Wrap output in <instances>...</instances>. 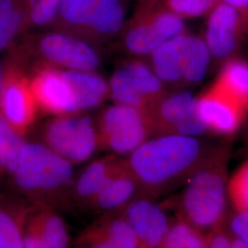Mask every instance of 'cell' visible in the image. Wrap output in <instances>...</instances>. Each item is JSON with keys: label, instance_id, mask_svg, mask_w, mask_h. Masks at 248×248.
Listing matches in <instances>:
<instances>
[{"label": "cell", "instance_id": "cell-1", "mask_svg": "<svg viewBox=\"0 0 248 248\" xmlns=\"http://www.w3.org/2000/svg\"><path fill=\"white\" fill-rule=\"evenodd\" d=\"M202 137L153 136L126 158L144 197L152 198L185 182L214 148Z\"/></svg>", "mask_w": 248, "mask_h": 248}, {"label": "cell", "instance_id": "cell-2", "mask_svg": "<svg viewBox=\"0 0 248 248\" xmlns=\"http://www.w3.org/2000/svg\"><path fill=\"white\" fill-rule=\"evenodd\" d=\"M229 147L216 144L203 163L185 181L178 217L205 233L224 226L228 204Z\"/></svg>", "mask_w": 248, "mask_h": 248}, {"label": "cell", "instance_id": "cell-3", "mask_svg": "<svg viewBox=\"0 0 248 248\" xmlns=\"http://www.w3.org/2000/svg\"><path fill=\"white\" fill-rule=\"evenodd\" d=\"M186 31L184 19L161 2L148 9H135L121 31V45L131 57L147 59L167 41Z\"/></svg>", "mask_w": 248, "mask_h": 248}, {"label": "cell", "instance_id": "cell-4", "mask_svg": "<svg viewBox=\"0 0 248 248\" xmlns=\"http://www.w3.org/2000/svg\"><path fill=\"white\" fill-rule=\"evenodd\" d=\"M130 3L131 0H62L57 17L84 35L110 38L123 31Z\"/></svg>", "mask_w": 248, "mask_h": 248}, {"label": "cell", "instance_id": "cell-5", "mask_svg": "<svg viewBox=\"0 0 248 248\" xmlns=\"http://www.w3.org/2000/svg\"><path fill=\"white\" fill-rule=\"evenodd\" d=\"M108 91L116 104L147 110L169 89L146 59L131 57L111 76Z\"/></svg>", "mask_w": 248, "mask_h": 248}, {"label": "cell", "instance_id": "cell-6", "mask_svg": "<svg viewBox=\"0 0 248 248\" xmlns=\"http://www.w3.org/2000/svg\"><path fill=\"white\" fill-rule=\"evenodd\" d=\"M99 127L101 141L118 155H129L154 136L147 111L122 104L104 110Z\"/></svg>", "mask_w": 248, "mask_h": 248}, {"label": "cell", "instance_id": "cell-7", "mask_svg": "<svg viewBox=\"0 0 248 248\" xmlns=\"http://www.w3.org/2000/svg\"><path fill=\"white\" fill-rule=\"evenodd\" d=\"M14 173L22 189L49 190L62 186L71 178L73 164L45 145L29 143L23 146Z\"/></svg>", "mask_w": 248, "mask_h": 248}, {"label": "cell", "instance_id": "cell-8", "mask_svg": "<svg viewBox=\"0 0 248 248\" xmlns=\"http://www.w3.org/2000/svg\"><path fill=\"white\" fill-rule=\"evenodd\" d=\"M146 111L150 117L154 136L202 137L208 133L197 115L195 96L184 89L168 91Z\"/></svg>", "mask_w": 248, "mask_h": 248}, {"label": "cell", "instance_id": "cell-9", "mask_svg": "<svg viewBox=\"0 0 248 248\" xmlns=\"http://www.w3.org/2000/svg\"><path fill=\"white\" fill-rule=\"evenodd\" d=\"M247 33L248 25L239 11L220 2L207 16L202 38L213 62L222 64L235 57Z\"/></svg>", "mask_w": 248, "mask_h": 248}, {"label": "cell", "instance_id": "cell-10", "mask_svg": "<svg viewBox=\"0 0 248 248\" xmlns=\"http://www.w3.org/2000/svg\"><path fill=\"white\" fill-rule=\"evenodd\" d=\"M47 141L51 149L74 164L92 156L98 146V136L89 116H67L51 124Z\"/></svg>", "mask_w": 248, "mask_h": 248}, {"label": "cell", "instance_id": "cell-11", "mask_svg": "<svg viewBox=\"0 0 248 248\" xmlns=\"http://www.w3.org/2000/svg\"><path fill=\"white\" fill-rule=\"evenodd\" d=\"M196 110L208 133L222 136L236 133L248 115L244 107L213 84L196 97Z\"/></svg>", "mask_w": 248, "mask_h": 248}, {"label": "cell", "instance_id": "cell-12", "mask_svg": "<svg viewBox=\"0 0 248 248\" xmlns=\"http://www.w3.org/2000/svg\"><path fill=\"white\" fill-rule=\"evenodd\" d=\"M122 215L136 236L138 248H160L171 222L164 209L149 197H139L128 204Z\"/></svg>", "mask_w": 248, "mask_h": 248}, {"label": "cell", "instance_id": "cell-13", "mask_svg": "<svg viewBox=\"0 0 248 248\" xmlns=\"http://www.w3.org/2000/svg\"><path fill=\"white\" fill-rule=\"evenodd\" d=\"M41 51L50 61L68 70L95 71L100 58L98 52L89 43L75 36L51 34L41 42Z\"/></svg>", "mask_w": 248, "mask_h": 248}, {"label": "cell", "instance_id": "cell-14", "mask_svg": "<svg viewBox=\"0 0 248 248\" xmlns=\"http://www.w3.org/2000/svg\"><path fill=\"white\" fill-rule=\"evenodd\" d=\"M142 196V187L125 160L124 167L107 181L93 202L101 211L112 212L124 210L133 200Z\"/></svg>", "mask_w": 248, "mask_h": 248}, {"label": "cell", "instance_id": "cell-15", "mask_svg": "<svg viewBox=\"0 0 248 248\" xmlns=\"http://www.w3.org/2000/svg\"><path fill=\"white\" fill-rule=\"evenodd\" d=\"M183 35L184 33L176 36L160 45L146 59L168 89L170 87L174 89H184Z\"/></svg>", "mask_w": 248, "mask_h": 248}, {"label": "cell", "instance_id": "cell-16", "mask_svg": "<svg viewBox=\"0 0 248 248\" xmlns=\"http://www.w3.org/2000/svg\"><path fill=\"white\" fill-rule=\"evenodd\" d=\"M34 92L44 106L54 112H75L71 86L63 72H43L37 78Z\"/></svg>", "mask_w": 248, "mask_h": 248}, {"label": "cell", "instance_id": "cell-17", "mask_svg": "<svg viewBox=\"0 0 248 248\" xmlns=\"http://www.w3.org/2000/svg\"><path fill=\"white\" fill-rule=\"evenodd\" d=\"M81 248H138V243L121 214L90 229L81 240Z\"/></svg>", "mask_w": 248, "mask_h": 248}, {"label": "cell", "instance_id": "cell-18", "mask_svg": "<svg viewBox=\"0 0 248 248\" xmlns=\"http://www.w3.org/2000/svg\"><path fill=\"white\" fill-rule=\"evenodd\" d=\"M63 73L74 93L75 112L98 106L109 94L108 84L95 71L67 70Z\"/></svg>", "mask_w": 248, "mask_h": 248}, {"label": "cell", "instance_id": "cell-19", "mask_svg": "<svg viewBox=\"0 0 248 248\" xmlns=\"http://www.w3.org/2000/svg\"><path fill=\"white\" fill-rule=\"evenodd\" d=\"M183 59L184 89L201 83L206 78L213 62L203 38L188 32L183 35Z\"/></svg>", "mask_w": 248, "mask_h": 248}, {"label": "cell", "instance_id": "cell-20", "mask_svg": "<svg viewBox=\"0 0 248 248\" xmlns=\"http://www.w3.org/2000/svg\"><path fill=\"white\" fill-rule=\"evenodd\" d=\"M213 85L248 111V62L234 57L222 63Z\"/></svg>", "mask_w": 248, "mask_h": 248}, {"label": "cell", "instance_id": "cell-21", "mask_svg": "<svg viewBox=\"0 0 248 248\" xmlns=\"http://www.w3.org/2000/svg\"><path fill=\"white\" fill-rule=\"evenodd\" d=\"M125 164V159L99 160L91 163L76 183V192L80 199L94 201L98 192L118 170Z\"/></svg>", "mask_w": 248, "mask_h": 248}, {"label": "cell", "instance_id": "cell-22", "mask_svg": "<svg viewBox=\"0 0 248 248\" xmlns=\"http://www.w3.org/2000/svg\"><path fill=\"white\" fill-rule=\"evenodd\" d=\"M23 242L25 248H68L69 234L62 219L52 215L41 229L26 234Z\"/></svg>", "mask_w": 248, "mask_h": 248}, {"label": "cell", "instance_id": "cell-23", "mask_svg": "<svg viewBox=\"0 0 248 248\" xmlns=\"http://www.w3.org/2000/svg\"><path fill=\"white\" fill-rule=\"evenodd\" d=\"M160 248H207L206 233L177 217Z\"/></svg>", "mask_w": 248, "mask_h": 248}, {"label": "cell", "instance_id": "cell-24", "mask_svg": "<svg viewBox=\"0 0 248 248\" xmlns=\"http://www.w3.org/2000/svg\"><path fill=\"white\" fill-rule=\"evenodd\" d=\"M2 108L9 123L21 126L26 124L30 116V103L26 90L21 85L10 84L4 89Z\"/></svg>", "mask_w": 248, "mask_h": 248}, {"label": "cell", "instance_id": "cell-25", "mask_svg": "<svg viewBox=\"0 0 248 248\" xmlns=\"http://www.w3.org/2000/svg\"><path fill=\"white\" fill-rule=\"evenodd\" d=\"M227 193L235 213H248V160L229 177Z\"/></svg>", "mask_w": 248, "mask_h": 248}, {"label": "cell", "instance_id": "cell-26", "mask_svg": "<svg viewBox=\"0 0 248 248\" xmlns=\"http://www.w3.org/2000/svg\"><path fill=\"white\" fill-rule=\"evenodd\" d=\"M24 145L22 140L12 131L8 123L1 119L0 165L9 171L15 172Z\"/></svg>", "mask_w": 248, "mask_h": 248}, {"label": "cell", "instance_id": "cell-27", "mask_svg": "<svg viewBox=\"0 0 248 248\" xmlns=\"http://www.w3.org/2000/svg\"><path fill=\"white\" fill-rule=\"evenodd\" d=\"M22 21L18 0H0V50L12 40Z\"/></svg>", "mask_w": 248, "mask_h": 248}, {"label": "cell", "instance_id": "cell-28", "mask_svg": "<svg viewBox=\"0 0 248 248\" xmlns=\"http://www.w3.org/2000/svg\"><path fill=\"white\" fill-rule=\"evenodd\" d=\"M220 0H164L163 5L182 19L207 17Z\"/></svg>", "mask_w": 248, "mask_h": 248}, {"label": "cell", "instance_id": "cell-29", "mask_svg": "<svg viewBox=\"0 0 248 248\" xmlns=\"http://www.w3.org/2000/svg\"><path fill=\"white\" fill-rule=\"evenodd\" d=\"M62 0H26L29 18L37 26H44L57 18Z\"/></svg>", "mask_w": 248, "mask_h": 248}, {"label": "cell", "instance_id": "cell-30", "mask_svg": "<svg viewBox=\"0 0 248 248\" xmlns=\"http://www.w3.org/2000/svg\"><path fill=\"white\" fill-rule=\"evenodd\" d=\"M0 248H25L17 224L7 213L0 211Z\"/></svg>", "mask_w": 248, "mask_h": 248}, {"label": "cell", "instance_id": "cell-31", "mask_svg": "<svg viewBox=\"0 0 248 248\" xmlns=\"http://www.w3.org/2000/svg\"><path fill=\"white\" fill-rule=\"evenodd\" d=\"M229 231L248 248V213H235L229 219Z\"/></svg>", "mask_w": 248, "mask_h": 248}, {"label": "cell", "instance_id": "cell-32", "mask_svg": "<svg viewBox=\"0 0 248 248\" xmlns=\"http://www.w3.org/2000/svg\"><path fill=\"white\" fill-rule=\"evenodd\" d=\"M163 0H139L136 9H148L160 4Z\"/></svg>", "mask_w": 248, "mask_h": 248}, {"label": "cell", "instance_id": "cell-33", "mask_svg": "<svg viewBox=\"0 0 248 248\" xmlns=\"http://www.w3.org/2000/svg\"><path fill=\"white\" fill-rule=\"evenodd\" d=\"M233 235V234H232ZM234 236V235H233ZM232 248H248L238 238H236L234 236V239H233V243H232Z\"/></svg>", "mask_w": 248, "mask_h": 248}, {"label": "cell", "instance_id": "cell-34", "mask_svg": "<svg viewBox=\"0 0 248 248\" xmlns=\"http://www.w3.org/2000/svg\"><path fill=\"white\" fill-rule=\"evenodd\" d=\"M0 142H1V118H0Z\"/></svg>", "mask_w": 248, "mask_h": 248}, {"label": "cell", "instance_id": "cell-35", "mask_svg": "<svg viewBox=\"0 0 248 248\" xmlns=\"http://www.w3.org/2000/svg\"><path fill=\"white\" fill-rule=\"evenodd\" d=\"M1 85H2V82H1V74H0V89H1Z\"/></svg>", "mask_w": 248, "mask_h": 248}]
</instances>
